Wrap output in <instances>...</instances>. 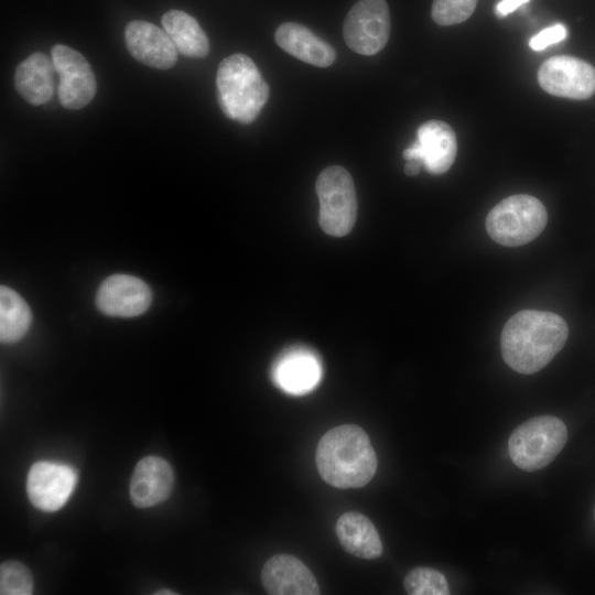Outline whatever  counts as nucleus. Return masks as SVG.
<instances>
[{"label":"nucleus","mask_w":595,"mask_h":595,"mask_svg":"<svg viewBox=\"0 0 595 595\" xmlns=\"http://www.w3.org/2000/svg\"><path fill=\"white\" fill-rule=\"evenodd\" d=\"M125 41L132 57L149 67L169 69L177 61V50L169 34L150 22L128 23Z\"/></svg>","instance_id":"13"},{"label":"nucleus","mask_w":595,"mask_h":595,"mask_svg":"<svg viewBox=\"0 0 595 595\" xmlns=\"http://www.w3.org/2000/svg\"><path fill=\"white\" fill-rule=\"evenodd\" d=\"M594 516H595V510H594Z\"/></svg>","instance_id":"29"},{"label":"nucleus","mask_w":595,"mask_h":595,"mask_svg":"<svg viewBox=\"0 0 595 595\" xmlns=\"http://www.w3.org/2000/svg\"><path fill=\"white\" fill-rule=\"evenodd\" d=\"M32 314L26 302L12 289L0 288V339L14 343L28 332Z\"/></svg>","instance_id":"21"},{"label":"nucleus","mask_w":595,"mask_h":595,"mask_svg":"<svg viewBox=\"0 0 595 595\" xmlns=\"http://www.w3.org/2000/svg\"><path fill=\"white\" fill-rule=\"evenodd\" d=\"M161 22L177 52L195 58L208 54V37L192 15L181 10H170L163 14Z\"/></svg>","instance_id":"20"},{"label":"nucleus","mask_w":595,"mask_h":595,"mask_svg":"<svg viewBox=\"0 0 595 595\" xmlns=\"http://www.w3.org/2000/svg\"><path fill=\"white\" fill-rule=\"evenodd\" d=\"M173 470L170 464L158 456L139 461L130 480V499L138 508H148L164 501L173 487Z\"/></svg>","instance_id":"15"},{"label":"nucleus","mask_w":595,"mask_h":595,"mask_svg":"<svg viewBox=\"0 0 595 595\" xmlns=\"http://www.w3.org/2000/svg\"><path fill=\"white\" fill-rule=\"evenodd\" d=\"M322 367L316 355L305 348L284 353L274 364L272 378L288 393L304 394L320 381Z\"/></svg>","instance_id":"16"},{"label":"nucleus","mask_w":595,"mask_h":595,"mask_svg":"<svg viewBox=\"0 0 595 595\" xmlns=\"http://www.w3.org/2000/svg\"><path fill=\"white\" fill-rule=\"evenodd\" d=\"M457 141L454 130L442 120H429L416 132V141L403 151L407 161L418 160L425 170L440 175L455 161Z\"/></svg>","instance_id":"11"},{"label":"nucleus","mask_w":595,"mask_h":595,"mask_svg":"<svg viewBox=\"0 0 595 595\" xmlns=\"http://www.w3.org/2000/svg\"><path fill=\"white\" fill-rule=\"evenodd\" d=\"M56 75L52 57L34 52L17 66L14 87L25 101L40 106L52 99L56 89Z\"/></svg>","instance_id":"17"},{"label":"nucleus","mask_w":595,"mask_h":595,"mask_svg":"<svg viewBox=\"0 0 595 595\" xmlns=\"http://www.w3.org/2000/svg\"><path fill=\"white\" fill-rule=\"evenodd\" d=\"M528 1L529 0H501L496 6V13L499 17H506Z\"/></svg>","instance_id":"26"},{"label":"nucleus","mask_w":595,"mask_h":595,"mask_svg":"<svg viewBox=\"0 0 595 595\" xmlns=\"http://www.w3.org/2000/svg\"><path fill=\"white\" fill-rule=\"evenodd\" d=\"M548 213L544 205L528 194L511 195L488 213L485 227L489 237L506 247H518L536 239L544 229Z\"/></svg>","instance_id":"4"},{"label":"nucleus","mask_w":595,"mask_h":595,"mask_svg":"<svg viewBox=\"0 0 595 595\" xmlns=\"http://www.w3.org/2000/svg\"><path fill=\"white\" fill-rule=\"evenodd\" d=\"M422 163L418 160H410L407 161L404 165V173L408 176H414L416 175L421 170Z\"/></svg>","instance_id":"27"},{"label":"nucleus","mask_w":595,"mask_h":595,"mask_svg":"<svg viewBox=\"0 0 595 595\" xmlns=\"http://www.w3.org/2000/svg\"><path fill=\"white\" fill-rule=\"evenodd\" d=\"M155 594L156 595H165V594L173 595L175 593L172 592V591L164 589V591H161V592H156Z\"/></svg>","instance_id":"28"},{"label":"nucleus","mask_w":595,"mask_h":595,"mask_svg":"<svg viewBox=\"0 0 595 595\" xmlns=\"http://www.w3.org/2000/svg\"><path fill=\"white\" fill-rule=\"evenodd\" d=\"M274 39L282 50L307 64L327 67L335 62L334 48L302 24L282 23Z\"/></svg>","instance_id":"18"},{"label":"nucleus","mask_w":595,"mask_h":595,"mask_svg":"<svg viewBox=\"0 0 595 595\" xmlns=\"http://www.w3.org/2000/svg\"><path fill=\"white\" fill-rule=\"evenodd\" d=\"M33 592V578L29 569L21 562L7 561L0 566L1 595H30Z\"/></svg>","instance_id":"23"},{"label":"nucleus","mask_w":595,"mask_h":595,"mask_svg":"<svg viewBox=\"0 0 595 595\" xmlns=\"http://www.w3.org/2000/svg\"><path fill=\"white\" fill-rule=\"evenodd\" d=\"M316 465L327 484L337 488H358L375 476L377 456L369 436L360 426L343 424L320 440Z\"/></svg>","instance_id":"2"},{"label":"nucleus","mask_w":595,"mask_h":595,"mask_svg":"<svg viewBox=\"0 0 595 595\" xmlns=\"http://www.w3.org/2000/svg\"><path fill=\"white\" fill-rule=\"evenodd\" d=\"M538 80L550 95L570 99H587L595 94V67L574 56L548 58L539 68Z\"/></svg>","instance_id":"9"},{"label":"nucleus","mask_w":595,"mask_h":595,"mask_svg":"<svg viewBox=\"0 0 595 595\" xmlns=\"http://www.w3.org/2000/svg\"><path fill=\"white\" fill-rule=\"evenodd\" d=\"M343 34L347 46L361 55L381 51L390 35V12L386 0H359L348 12Z\"/></svg>","instance_id":"7"},{"label":"nucleus","mask_w":595,"mask_h":595,"mask_svg":"<svg viewBox=\"0 0 595 595\" xmlns=\"http://www.w3.org/2000/svg\"><path fill=\"white\" fill-rule=\"evenodd\" d=\"M216 87L223 112L244 125L255 121L268 101L270 91L253 61L240 53L220 62Z\"/></svg>","instance_id":"3"},{"label":"nucleus","mask_w":595,"mask_h":595,"mask_svg":"<svg viewBox=\"0 0 595 595\" xmlns=\"http://www.w3.org/2000/svg\"><path fill=\"white\" fill-rule=\"evenodd\" d=\"M567 429L553 415H539L518 425L508 441L513 464L524 472L548 466L564 447Z\"/></svg>","instance_id":"5"},{"label":"nucleus","mask_w":595,"mask_h":595,"mask_svg":"<svg viewBox=\"0 0 595 595\" xmlns=\"http://www.w3.org/2000/svg\"><path fill=\"white\" fill-rule=\"evenodd\" d=\"M566 35V28L561 23H556L541 30L538 34L532 36L529 41V46L533 51H543L548 46L563 41Z\"/></svg>","instance_id":"25"},{"label":"nucleus","mask_w":595,"mask_h":595,"mask_svg":"<svg viewBox=\"0 0 595 595\" xmlns=\"http://www.w3.org/2000/svg\"><path fill=\"white\" fill-rule=\"evenodd\" d=\"M152 301L150 288L141 279L130 274H113L99 286L96 305L105 314L132 317L144 313Z\"/></svg>","instance_id":"12"},{"label":"nucleus","mask_w":595,"mask_h":595,"mask_svg":"<svg viewBox=\"0 0 595 595\" xmlns=\"http://www.w3.org/2000/svg\"><path fill=\"white\" fill-rule=\"evenodd\" d=\"M569 336L566 322L548 311L522 310L504 325L501 355L515 371L531 375L545 367L563 348Z\"/></svg>","instance_id":"1"},{"label":"nucleus","mask_w":595,"mask_h":595,"mask_svg":"<svg viewBox=\"0 0 595 595\" xmlns=\"http://www.w3.org/2000/svg\"><path fill=\"white\" fill-rule=\"evenodd\" d=\"M320 201V225L331 236L342 237L354 227L357 198L351 175L338 165L321 172L315 184Z\"/></svg>","instance_id":"6"},{"label":"nucleus","mask_w":595,"mask_h":595,"mask_svg":"<svg viewBox=\"0 0 595 595\" xmlns=\"http://www.w3.org/2000/svg\"><path fill=\"white\" fill-rule=\"evenodd\" d=\"M261 582L271 595H317L320 586L307 566L291 554L270 558L261 571Z\"/></svg>","instance_id":"14"},{"label":"nucleus","mask_w":595,"mask_h":595,"mask_svg":"<svg viewBox=\"0 0 595 595\" xmlns=\"http://www.w3.org/2000/svg\"><path fill=\"white\" fill-rule=\"evenodd\" d=\"M410 595H448L450 587L445 576L431 567L419 566L411 570L403 582Z\"/></svg>","instance_id":"22"},{"label":"nucleus","mask_w":595,"mask_h":595,"mask_svg":"<svg viewBox=\"0 0 595 595\" xmlns=\"http://www.w3.org/2000/svg\"><path fill=\"white\" fill-rule=\"evenodd\" d=\"M58 76L57 97L66 109L87 106L97 90L96 78L88 61L76 50L56 44L51 50Z\"/></svg>","instance_id":"8"},{"label":"nucleus","mask_w":595,"mask_h":595,"mask_svg":"<svg viewBox=\"0 0 595 595\" xmlns=\"http://www.w3.org/2000/svg\"><path fill=\"white\" fill-rule=\"evenodd\" d=\"M77 484V474L68 465L42 461L29 470L26 491L34 507L43 511L61 509Z\"/></svg>","instance_id":"10"},{"label":"nucleus","mask_w":595,"mask_h":595,"mask_svg":"<svg viewBox=\"0 0 595 595\" xmlns=\"http://www.w3.org/2000/svg\"><path fill=\"white\" fill-rule=\"evenodd\" d=\"M336 534L342 547L363 559H376L382 553V543L374 523L363 513L347 511L336 523Z\"/></svg>","instance_id":"19"},{"label":"nucleus","mask_w":595,"mask_h":595,"mask_svg":"<svg viewBox=\"0 0 595 595\" xmlns=\"http://www.w3.org/2000/svg\"><path fill=\"white\" fill-rule=\"evenodd\" d=\"M478 0H433L432 19L440 25H454L466 21Z\"/></svg>","instance_id":"24"}]
</instances>
